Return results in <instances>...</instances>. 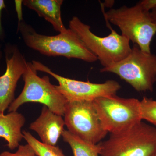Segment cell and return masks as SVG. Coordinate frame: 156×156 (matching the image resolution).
Here are the masks:
<instances>
[{
    "label": "cell",
    "mask_w": 156,
    "mask_h": 156,
    "mask_svg": "<svg viewBox=\"0 0 156 156\" xmlns=\"http://www.w3.org/2000/svg\"><path fill=\"white\" fill-rule=\"evenodd\" d=\"M17 30L28 48L43 55L77 58L88 62L98 60L97 57L70 29L57 35L47 36L37 33L31 26L23 20L18 23Z\"/></svg>",
    "instance_id": "obj_1"
},
{
    "label": "cell",
    "mask_w": 156,
    "mask_h": 156,
    "mask_svg": "<svg viewBox=\"0 0 156 156\" xmlns=\"http://www.w3.org/2000/svg\"><path fill=\"white\" fill-rule=\"evenodd\" d=\"M105 21L118 27L122 35L137 45L140 50L151 53V45L156 34V26L150 12L137 3L131 7L123 6L107 12L102 9Z\"/></svg>",
    "instance_id": "obj_2"
},
{
    "label": "cell",
    "mask_w": 156,
    "mask_h": 156,
    "mask_svg": "<svg viewBox=\"0 0 156 156\" xmlns=\"http://www.w3.org/2000/svg\"><path fill=\"white\" fill-rule=\"evenodd\" d=\"M106 25L111 33L106 37L96 35L90 26L85 24L77 17L74 16L69 22V28L79 37L86 47L99 60L103 67L117 63L126 58L130 53V41L112 29L109 23Z\"/></svg>",
    "instance_id": "obj_3"
},
{
    "label": "cell",
    "mask_w": 156,
    "mask_h": 156,
    "mask_svg": "<svg viewBox=\"0 0 156 156\" xmlns=\"http://www.w3.org/2000/svg\"><path fill=\"white\" fill-rule=\"evenodd\" d=\"M98 144L101 156H151L156 151V128L141 121L125 131L111 134Z\"/></svg>",
    "instance_id": "obj_4"
},
{
    "label": "cell",
    "mask_w": 156,
    "mask_h": 156,
    "mask_svg": "<svg viewBox=\"0 0 156 156\" xmlns=\"http://www.w3.org/2000/svg\"><path fill=\"white\" fill-rule=\"evenodd\" d=\"M100 72L117 75L137 92H152L156 82V55L143 52L134 44L126 58Z\"/></svg>",
    "instance_id": "obj_5"
},
{
    "label": "cell",
    "mask_w": 156,
    "mask_h": 156,
    "mask_svg": "<svg viewBox=\"0 0 156 156\" xmlns=\"http://www.w3.org/2000/svg\"><path fill=\"white\" fill-rule=\"evenodd\" d=\"M32 62L22 76L24 82L22 92L9 107V112H17L23 104L35 102L44 105L56 114L64 116L67 101L51 83L48 76L40 77Z\"/></svg>",
    "instance_id": "obj_6"
},
{
    "label": "cell",
    "mask_w": 156,
    "mask_h": 156,
    "mask_svg": "<svg viewBox=\"0 0 156 156\" xmlns=\"http://www.w3.org/2000/svg\"><path fill=\"white\" fill-rule=\"evenodd\" d=\"M104 129L110 134L119 133L142 121L140 101L114 95L93 101Z\"/></svg>",
    "instance_id": "obj_7"
},
{
    "label": "cell",
    "mask_w": 156,
    "mask_h": 156,
    "mask_svg": "<svg viewBox=\"0 0 156 156\" xmlns=\"http://www.w3.org/2000/svg\"><path fill=\"white\" fill-rule=\"evenodd\" d=\"M64 116L68 131L84 141L98 144L108 133L101 125L93 101H67Z\"/></svg>",
    "instance_id": "obj_8"
},
{
    "label": "cell",
    "mask_w": 156,
    "mask_h": 156,
    "mask_svg": "<svg viewBox=\"0 0 156 156\" xmlns=\"http://www.w3.org/2000/svg\"><path fill=\"white\" fill-rule=\"evenodd\" d=\"M37 71L47 73L58 81L56 89L67 101H93L100 98L116 95L121 87L117 81L109 80L101 83L78 81L62 76L37 61H32Z\"/></svg>",
    "instance_id": "obj_9"
},
{
    "label": "cell",
    "mask_w": 156,
    "mask_h": 156,
    "mask_svg": "<svg viewBox=\"0 0 156 156\" xmlns=\"http://www.w3.org/2000/svg\"><path fill=\"white\" fill-rule=\"evenodd\" d=\"M5 72L0 76V113L15 100V92L19 79L25 72L27 62L17 45H6L5 49Z\"/></svg>",
    "instance_id": "obj_10"
},
{
    "label": "cell",
    "mask_w": 156,
    "mask_h": 156,
    "mask_svg": "<svg viewBox=\"0 0 156 156\" xmlns=\"http://www.w3.org/2000/svg\"><path fill=\"white\" fill-rule=\"evenodd\" d=\"M65 126L62 116L56 114L44 106L38 118L32 122L30 129L38 134L42 142L56 146Z\"/></svg>",
    "instance_id": "obj_11"
},
{
    "label": "cell",
    "mask_w": 156,
    "mask_h": 156,
    "mask_svg": "<svg viewBox=\"0 0 156 156\" xmlns=\"http://www.w3.org/2000/svg\"><path fill=\"white\" fill-rule=\"evenodd\" d=\"M62 0H24L23 4L35 11L39 17H43L51 23L59 33L67 30L62 21L61 8Z\"/></svg>",
    "instance_id": "obj_12"
},
{
    "label": "cell",
    "mask_w": 156,
    "mask_h": 156,
    "mask_svg": "<svg viewBox=\"0 0 156 156\" xmlns=\"http://www.w3.org/2000/svg\"><path fill=\"white\" fill-rule=\"evenodd\" d=\"M25 122L24 116L17 111L0 113V137L5 140L11 150L18 147L23 138L21 129Z\"/></svg>",
    "instance_id": "obj_13"
},
{
    "label": "cell",
    "mask_w": 156,
    "mask_h": 156,
    "mask_svg": "<svg viewBox=\"0 0 156 156\" xmlns=\"http://www.w3.org/2000/svg\"><path fill=\"white\" fill-rule=\"evenodd\" d=\"M65 142L67 143L72 150L73 156H99V144H93L84 141L73 135L68 130H64L62 134Z\"/></svg>",
    "instance_id": "obj_14"
},
{
    "label": "cell",
    "mask_w": 156,
    "mask_h": 156,
    "mask_svg": "<svg viewBox=\"0 0 156 156\" xmlns=\"http://www.w3.org/2000/svg\"><path fill=\"white\" fill-rule=\"evenodd\" d=\"M23 138L32 147L37 156H66L61 149L56 146L39 141L28 131H22Z\"/></svg>",
    "instance_id": "obj_15"
},
{
    "label": "cell",
    "mask_w": 156,
    "mask_h": 156,
    "mask_svg": "<svg viewBox=\"0 0 156 156\" xmlns=\"http://www.w3.org/2000/svg\"><path fill=\"white\" fill-rule=\"evenodd\" d=\"M140 112L141 119L156 126V101L146 97L140 101Z\"/></svg>",
    "instance_id": "obj_16"
},
{
    "label": "cell",
    "mask_w": 156,
    "mask_h": 156,
    "mask_svg": "<svg viewBox=\"0 0 156 156\" xmlns=\"http://www.w3.org/2000/svg\"><path fill=\"white\" fill-rule=\"evenodd\" d=\"M0 156H36L33 149L27 144L26 145H20L17 151L14 153L9 151H4L0 154Z\"/></svg>",
    "instance_id": "obj_17"
},
{
    "label": "cell",
    "mask_w": 156,
    "mask_h": 156,
    "mask_svg": "<svg viewBox=\"0 0 156 156\" xmlns=\"http://www.w3.org/2000/svg\"><path fill=\"white\" fill-rule=\"evenodd\" d=\"M138 3L143 9L148 12L156 7V0H143Z\"/></svg>",
    "instance_id": "obj_18"
},
{
    "label": "cell",
    "mask_w": 156,
    "mask_h": 156,
    "mask_svg": "<svg viewBox=\"0 0 156 156\" xmlns=\"http://www.w3.org/2000/svg\"><path fill=\"white\" fill-rule=\"evenodd\" d=\"M14 3H15V9H16L17 17H18V23H19L23 20V18L22 11L23 1L16 0V1H14Z\"/></svg>",
    "instance_id": "obj_19"
},
{
    "label": "cell",
    "mask_w": 156,
    "mask_h": 156,
    "mask_svg": "<svg viewBox=\"0 0 156 156\" xmlns=\"http://www.w3.org/2000/svg\"><path fill=\"white\" fill-rule=\"evenodd\" d=\"M6 5L4 0H0V41H2L4 37V30L2 23V14L3 9H5Z\"/></svg>",
    "instance_id": "obj_20"
},
{
    "label": "cell",
    "mask_w": 156,
    "mask_h": 156,
    "mask_svg": "<svg viewBox=\"0 0 156 156\" xmlns=\"http://www.w3.org/2000/svg\"><path fill=\"white\" fill-rule=\"evenodd\" d=\"M114 3V1H105L104 2L101 3V4L104 7H106L111 8L113 6Z\"/></svg>",
    "instance_id": "obj_21"
},
{
    "label": "cell",
    "mask_w": 156,
    "mask_h": 156,
    "mask_svg": "<svg viewBox=\"0 0 156 156\" xmlns=\"http://www.w3.org/2000/svg\"><path fill=\"white\" fill-rule=\"evenodd\" d=\"M150 14L153 21L156 26V7L150 11Z\"/></svg>",
    "instance_id": "obj_22"
},
{
    "label": "cell",
    "mask_w": 156,
    "mask_h": 156,
    "mask_svg": "<svg viewBox=\"0 0 156 156\" xmlns=\"http://www.w3.org/2000/svg\"><path fill=\"white\" fill-rule=\"evenodd\" d=\"M0 42H1V41H0ZM2 50H1V43H0V60H1V58H2Z\"/></svg>",
    "instance_id": "obj_23"
},
{
    "label": "cell",
    "mask_w": 156,
    "mask_h": 156,
    "mask_svg": "<svg viewBox=\"0 0 156 156\" xmlns=\"http://www.w3.org/2000/svg\"><path fill=\"white\" fill-rule=\"evenodd\" d=\"M151 156H156V151Z\"/></svg>",
    "instance_id": "obj_24"
}]
</instances>
